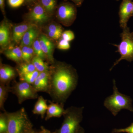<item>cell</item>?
<instances>
[{
  "mask_svg": "<svg viewBox=\"0 0 133 133\" xmlns=\"http://www.w3.org/2000/svg\"><path fill=\"white\" fill-rule=\"evenodd\" d=\"M32 26V25L23 24L15 26L13 29L12 35L13 41L17 43L21 41L24 34Z\"/></svg>",
  "mask_w": 133,
  "mask_h": 133,
  "instance_id": "obj_16",
  "label": "cell"
},
{
  "mask_svg": "<svg viewBox=\"0 0 133 133\" xmlns=\"http://www.w3.org/2000/svg\"><path fill=\"white\" fill-rule=\"evenodd\" d=\"M9 30L8 26L3 23L0 26V44L1 46L6 45L9 42Z\"/></svg>",
  "mask_w": 133,
  "mask_h": 133,
  "instance_id": "obj_20",
  "label": "cell"
},
{
  "mask_svg": "<svg viewBox=\"0 0 133 133\" xmlns=\"http://www.w3.org/2000/svg\"><path fill=\"white\" fill-rule=\"evenodd\" d=\"M76 133H85V130L81 126L79 125L78 127Z\"/></svg>",
  "mask_w": 133,
  "mask_h": 133,
  "instance_id": "obj_34",
  "label": "cell"
},
{
  "mask_svg": "<svg viewBox=\"0 0 133 133\" xmlns=\"http://www.w3.org/2000/svg\"><path fill=\"white\" fill-rule=\"evenodd\" d=\"M27 133H39V131H36L35 129H32L30 131H29Z\"/></svg>",
  "mask_w": 133,
  "mask_h": 133,
  "instance_id": "obj_37",
  "label": "cell"
},
{
  "mask_svg": "<svg viewBox=\"0 0 133 133\" xmlns=\"http://www.w3.org/2000/svg\"><path fill=\"white\" fill-rule=\"evenodd\" d=\"M29 18L32 21L42 24L47 21L48 17L47 12L40 5H36L30 12Z\"/></svg>",
  "mask_w": 133,
  "mask_h": 133,
  "instance_id": "obj_10",
  "label": "cell"
},
{
  "mask_svg": "<svg viewBox=\"0 0 133 133\" xmlns=\"http://www.w3.org/2000/svg\"><path fill=\"white\" fill-rule=\"evenodd\" d=\"M48 31H52L54 33L58 34H63V29L62 27L59 25L56 24H51L48 27Z\"/></svg>",
  "mask_w": 133,
  "mask_h": 133,
  "instance_id": "obj_30",
  "label": "cell"
},
{
  "mask_svg": "<svg viewBox=\"0 0 133 133\" xmlns=\"http://www.w3.org/2000/svg\"><path fill=\"white\" fill-rule=\"evenodd\" d=\"M122 29V32L120 34L121 42L118 45L113 44L118 49L116 52H119L120 57L114 62L110 71L122 60H125L129 62L133 61V32L130 31L128 26Z\"/></svg>",
  "mask_w": 133,
  "mask_h": 133,
  "instance_id": "obj_5",
  "label": "cell"
},
{
  "mask_svg": "<svg viewBox=\"0 0 133 133\" xmlns=\"http://www.w3.org/2000/svg\"><path fill=\"white\" fill-rule=\"evenodd\" d=\"M16 76L15 70L12 66L1 64L0 68L1 84H9L10 82L15 78Z\"/></svg>",
  "mask_w": 133,
  "mask_h": 133,
  "instance_id": "obj_13",
  "label": "cell"
},
{
  "mask_svg": "<svg viewBox=\"0 0 133 133\" xmlns=\"http://www.w3.org/2000/svg\"><path fill=\"white\" fill-rule=\"evenodd\" d=\"M49 71L40 72L33 83V87L37 92H43L48 94L49 89Z\"/></svg>",
  "mask_w": 133,
  "mask_h": 133,
  "instance_id": "obj_9",
  "label": "cell"
},
{
  "mask_svg": "<svg viewBox=\"0 0 133 133\" xmlns=\"http://www.w3.org/2000/svg\"><path fill=\"white\" fill-rule=\"evenodd\" d=\"M49 102L45 118V121L53 117L59 118L63 115L65 111L64 108V105L52 101Z\"/></svg>",
  "mask_w": 133,
  "mask_h": 133,
  "instance_id": "obj_11",
  "label": "cell"
},
{
  "mask_svg": "<svg viewBox=\"0 0 133 133\" xmlns=\"http://www.w3.org/2000/svg\"><path fill=\"white\" fill-rule=\"evenodd\" d=\"M116 1H118V0H116Z\"/></svg>",
  "mask_w": 133,
  "mask_h": 133,
  "instance_id": "obj_40",
  "label": "cell"
},
{
  "mask_svg": "<svg viewBox=\"0 0 133 133\" xmlns=\"http://www.w3.org/2000/svg\"><path fill=\"white\" fill-rule=\"evenodd\" d=\"M8 127L6 111L0 114V133H6Z\"/></svg>",
  "mask_w": 133,
  "mask_h": 133,
  "instance_id": "obj_24",
  "label": "cell"
},
{
  "mask_svg": "<svg viewBox=\"0 0 133 133\" xmlns=\"http://www.w3.org/2000/svg\"><path fill=\"white\" fill-rule=\"evenodd\" d=\"M31 62L35 67L36 70L39 72L49 71L50 67L47 63L44 62L42 58L36 56L33 57Z\"/></svg>",
  "mask_w": 133,
  "mask_h": 133,
  "instance_id": "obj_19",
  "label": "cell"
},
{
  "mask_svg": "<svg viewBox=\"0 0 133 133\" xmlns=\"http://www.w3.org/2000/svg\"><path fill=\"white\" fill-rule=\"evenodd\" d=\"M8 127L6 133H27L33 129L26 110L22 108L13 112H6Z\"/></svg>",
  "mask_w": 133,
  "mask_h": 133,
  "instance_id": "obj_3",
  "label": "cell"
},
{
  "mask_svg": "<svg viewBox=\"0 0 133 133\" xmlns=\"http://www.w3.org/2000/svg\"><path fill=\"white\" fill-rule=\"evenodd\" d=\"M58 18L66 26L72 24L76 19V10L74 6L69 3H65L58 8Z\"/></svg>",
  "mask_w": 133,
  "mask_h": 133,
  "instance_id": "obj_7",
  "label": "cell"
},
{
  "mask_svg": "<svg viewBox=\"0 0 133 133\" xmlns=\"http://www.w3.org/2000/svg\"><path fill=\"white\" fill-rule=\"evenodd\" d=\"M40 73L39 72L36 70L35 71L32 72L24 74L19 77L20 81H24L30 84L33 85Z\"/></svg>",
  "mask_w": 133,
  "mask_h": 133,
  "instance_id": "obj_23",
  "label": "cell"
},
{
  "mask_svg": "<svg viewBox=\"0 0 133 133\" xmlns=\"http://www.w3.org/2000/svg\"><path fill=\"white\" fill-rule=\"evenodd\" d=\"M22 57L24 62H31L33 58L34 51L33 48L30 46H23L22 49Z\"/></svg>",
  "mask_w": 133,
  "mask_h": 133,
  "instance_id": "obj_22",
  "label": "cell"
},
{
  "mask_svg": "<svg viewBox=\"0 0 133 133\" xmlns=\"http://www.w3.org/2000/svg\"><path fill=\"white\" fill-rule=\"evenodd\" d=\"M48 35L50 38L55 40H57L61 37L62 35L58 34V33H55L52 31H48Z\"/></svg>",
  "mask_w": 133,
  "mask_h": 133,
  "instance_id": "obj_32",
  "label": "cell"
},
{
  "mask_svg": "<svg viewBox=\"0 0 133 133\" xmlns=\"http://www.w3.org/2000/svg\"><path fill=\"white\" fill-rule=\"evenodd\" d=\"M113 93L105 100L104 103L105 107L114 116H116L122 109H127L133 113L132 99L129 96L119 91L115 79L113 81Z\"/></svg>",
  "mask_w": 133,
  "mask_h": 133,
  "instance_id": "obj_2",
  "label": "cell"
},
{
  "mask_svg": "<svg viewBox=\"0 0 133 133\" xmlns=\"http://www.w3.org/2000/svg\"><path fill=\"white\" fill-rule=\"evenodd\" d=\"M133 0H122L119 10L120 26L122 29L127 27L129 20L132 17Z\"/></svg>",
  "mask_w": 133,
  "mask_h": 133,
  "instance_id": "obj_8",
  "label": "cell"
},
{
  "mask_svg": "<svg viewBox=\"0 0 133 133\" xmlns=\"http://www.w3.org/2000/svg\"><path fill=\"white\" fill-rule=\"evenodd\" d=\"M9 84H1L0 85V108L3 111H5L4 104L8 98V93L10 92Z\"/></svg>",
  "mask_w": 133,
  "mask_h": 133,
  "instance_id": "obj_18",
  "label": "cell"
},
{
  "mask_svg": "<svg viewBox=\"0 0 133 133\" xmlns=\"http://www.w3.org/2000/svg\"><path fill=\"white\" fill-rule=\"evenodd\" d=\"M27 1H32V0H27Z\"/></svg>",
  "mask_w": 133,
  "mask_h": 133,
  "instance_id": "obj_39",
  "label": "cell"
},
{
  "mask_svg": "<svg viewBox=\"0 0 133 133\" xmlns=\"http://www.w3.org/2000/svg\"><path fill=\"white\" fill-rule=\"evenodd\" d=\"M49 95L53 102L64 105L78 84V76L71 65L59 63L50 68Z\"/></svg>",
  "mask_w": 133,
  "mask_h": 133,
  "instance_id": "obj_1",
  "label": "cell"
},
{
  "mask_svg": "<svg viewBox=\"0 0 133 133\" xmlns=\"http://www.w3.org/2000/svg\"><path fill=\"white\" fill-rule=\"evenodd\" d=\"M132 16H133V8H132Z\"/></svg>",
  "mask_w": 133,
  "mask_h": 133,
  "instance_id": "obj_38",
  "label": "cell"
},
{
  "mask_svg": "<svg viewBox=\"0 0 133 133\" xmlns=\"http://www.w3.org/2000/svg\"><path fill=\"white\" fill-rule=\"evenodd\" d=\"M57 48L58 49L62 50H67L70 48V42L62 38L58 42Z\"/></svg>",
  "mask_w": 133,
  "mask_h": 133,
  "instance_id": "obj_29",
  "label": "cell"
},
{
  "mask_svg": "<svg viewBox=\"0 0 133 133\" xmlns=\"http://www.w3.org/2000/svg\"><path fill=\"white\" fill-rule=\"evenodd\" d=\"M10 92L17 97L19 104L27 100L35 99L38 97L37 92L33 85L24 81H20L14 83L10 87Z\"/></svg>",
  "mask_w": 133,
  "mask_h": 133,
  "instance_id": "obj_6",
  "label": "cell"
},
{
  "mask_svg": "<svg viewBox=\"0 0 133 133\" xmlns=\"http://www.w3.org/2000/svg\"><path fill=\"white\" fill-rule=\"evenodd\" d=\"M112 133H133V122L129 127L124 128H115L113 129Z\"/></svg>",
  "mask_w": 133,
  "mask_h": 133,
  "instance_id": "obj_27",
  "label": "cell"
},
{
  "mask_svg": "<svg viewBox=\"0 0 133 133\" xmlns=\"http://www.w3.org/2000/svg\"><path fill=\"white\" fill-rule=\"evenodd\" d=\"M4 1L5 0H0V6L1 8L3 9V6H4Z\"/></svg>",
  "mask_w": 133,
  "mask_h": 133,
  "instance_id": "obj_36",
  "label": "cell"
},
{
  "mask_svg": "<svg viewBox=\"0 0 133 133\" xmlns=\"http://www.w3.org/2000/svg\"><path fill=\"white\" fill-rule=\"evenodd\" d=\"M84 108L71 106L65 109L62 125L52 133H76L83 120Z\"/></svg>",
  "mask_w": 133,
  "mask_h": 133,
  "instance_id": "obj_4",
  "label": "cell"
},
{
  "mask_svg": "<svg viewBox=\"0 0 133 133\" xmlns=\"http://www.w3.org/2000/svg\"><path fill=\"white\" fill-rule=\"evenodd\" d=\"M24 0H8L9 4L11 7L17 8L21 6Z\"/></svg>",
  "mask_w": 133,
  "mask_h": 133,
  "instance_id": "obj_31",
  "label": "cell"
},
{
  "mask_svg": "<svg viewBox=\"0 0 133 133\" xmlns=\"http://www.w3.org/2000/svg\"><path fill=\"white\" fill-rule=\"evenodd\" d=\"M48 107L47 100L42 96H39L35 105L32 112L34 114L41 115L42 119H43L46 114Z\"/></svg>",
  "mask_w": 133,
  "mask_h": 133,
  "instance_id": "obj_15",
  "label": "cell"
},
{
  "mask_svg": "<svg viewBox=\"0 0 133 133\" xmlns=\"http://www.w3.org/2000/svg\"><path fill=\"white\" fill-rule=\"evenodd\" d=\"M32 45L34 54L37 56L43 59H44L46 56L41 48L39 41L38 40H36L34 41Z\"/></svg>",
  "mask_w": 133,
  "mask_h": 133,
  "instance_id": "obj_25",
  "label": "cell"
},
{
  "mask_svg": "<svg viewBox=\"0 0 133 133\" xmlns=\"http://www.w3.org/2000/svg\"><path fill=\"white\" fill-rule=\"evenodd\" d=\"M39 43L44 52L46 57L51 63L54 62L52 53L54 49V44L48 37L44 35H42L39 38Z\"/></svg>",
  "mask_w": 133,
  "mask_h": 133,
  "instance_id": "obj_12",
  "label": "cell"
},
{
  "mask_svg": "<svg viewBox=\"0 0 133 133\" xmlns=\"http://www.w3.org/2000/svg\"><path fill=\"white\" fill-rule=\"evenodd\" d=\"M5 54L8 58L16 63L20 64L23 61L22 49L19 47L8 50L5 52Z\"/></svg>",
  "mask_w": 133,
  "mask_h": 133,
  "instance_id": "obj_17",
  "label": "cell"
},
{
  "mask_svg": "<svg viewBox=\"0 0 133 133\" xmlns=\"http://www.w3.org/2000/svg\"><path fill=\"white\" fill-rule=\"evenodd\" d=\"M35 70V67L31 62L21 63L17 68V72L19 77Z\"/></svg>",
  "mask_w": 133,
  "mask_h": 133,
  "instance_id": "obj_21",
  "label": "cell"
},
{
  "mask_svg": "<svg viewBox=\"0 0 133 133\" xmlns=\"http://www.w3.org/2000/svg\"><path fill=\"white\" fill-rule=\"evenodd\" d=\"M37 29L33 25L29 29L22 38L21 44L22 46H30L33 44L38 35Z\"/></svg>",
  "mask_w": 133,
  "mask_h": 133,
  "instance_id": "obj_14",
  "label": "cell"
},
{
  "mask_svg": "<svg viewBox=\"0 0 133 133\" xmlns=\"http://www.w3.org/2000/svg\"><path fill=\"white\" fill-rule=\"evenodd\" d=\"M62 37L63 39L70 42L74 40L75 38V35L73 31L68 30L63 32Z\"/></svg>",
  "mask_w": 133,
  "mask_h": 133,
  "instance_id": "obj_28",
  "label": "cell"
},
{
  "mask_svg": "<svg viewBox=\"0 0 133 133\" xmlns=\"http://www.w3.org/2000/svg\"><path fill=\"white\" fill-rule=\"evenodd\" d=\"M39 133H52L48 129L45 128L43 126H41V130L39 131Z\"/></svg>",
  "mask_w": 133,
  "mask_h": 133,
  "instance_id": "obj_33",
  "label": "cell"
},
{
  "mask_svg": "<svg viewBox=\"0 0 133 133\" xmlns=\"http://www.w3.org/2000/svg\"><path fill=\"white\" fill-rule=\"evenodd\" d=\"M71 1H74L75 3L77 4V5H79L81 4L83 0H71Z\"/></svg>",
  "mask_w": 133,
  "mask_h": 133,
  "instance_id": "obj_35",
  "label": "cell"
},
{
  "mask_svg": "<svg viewBox=\"0 0 133 133\" xmlns=\"http://www.w3.org/2000/svg\"><path fill=\"white\" fill-rule=\"evenodd\" d=\"M41 3L47 12L51 13L56 6V0H41Z\"/></svg>",
  "mask_w": 133,
  "mask_h": 133,
  "instance_id": "obj_26",
  "label": "cell"
}]
</instances>
